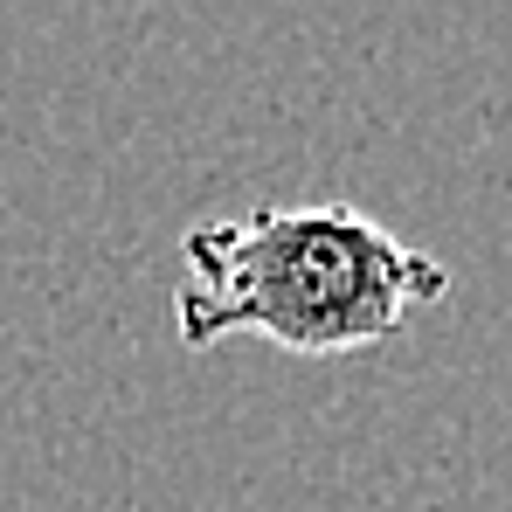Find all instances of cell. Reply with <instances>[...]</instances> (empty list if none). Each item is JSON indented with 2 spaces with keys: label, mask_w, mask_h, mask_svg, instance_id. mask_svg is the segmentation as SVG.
Listing matches in <instances>:
<instances>
[{
  "label": "cell",
  "mask_w": 512,
  "mask_h": 512,
  "mask_svg": "<svg viewBox=\"0 0 512 512\" xmlns=\"http://www.w3.org/2000/svg\"><path fill=\"white\" fill-rule=\"evenodd\" d=\"M443 291L450 270L353 201L250 208L180 236L173 326L194 353L236 333L284 353H367Z\"/></svg>",
  "instance_id": "obj_1"
}]
</instances>
